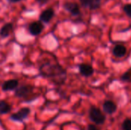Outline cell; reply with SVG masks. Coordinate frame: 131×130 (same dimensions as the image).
Returning <instances> with one entry per match:
<instances>
[{"label":"cell","mask_w":131,"mask_h":130,"mask_svg":"<svg viewBox=\"0 0 131 130\" xmlns=\"http://www.w3.org/2000/svg\"><path fill=\"white\" fill-rule=\"evenodd\" d=\"M12 110L11 106L4 100H0V114L8 113Z\"/></svg>","instance_id":"14"},{"label":"cell","mask_w":131,"mask_h":130,"mask_svg":"<svg viewBox=\"0 0 131 130\" xmlns=\"http://www.w3.org/2000/svg\"><path fill=\"white\" fill-rule=\"evenodd\" d=\"M88 116L90 120L97 126L103 125L106 121V116L104 114L99 108L94 106H91L90 107L88 110Z\"/></svg>","instance_id":"2"},{"label":"cell","mask_w":131,"mask_h":130,"mask_svg":"<svg viewBox=\"0 0 131 130\" xmlns=\"http://www.w3.org/2000/svg\"><path fill=\"white\" fill-rule=\"evenodd\" d=\"M34 87L31 85H22L18 87L15 91V96L18 98H25L32 93Z\"/></svg>","instance_id":"4"},{"label":"cell","mask_w":131,"mask_h":130,"mask_svg":"<svg viewBox=\"0 0 131 130\" xmlns=\"http://www.w3.org/2000/svg\"><path fill=\"white\" fill-rule=\"evenodd\" d=\"M103 111L107 115H112L116 113L117 110V106L115 102L112 100H106L102 105Z\"/></svg>","instance_id":"6"},{"label":"cell","mask_w":131,"mask_h":130,"mask_svg":"<svg viewBox=\"0 0 131 130\" xmlns=\"http://www.w3.org/2000/svg\"><path fill=\"white\" fill-rule=\"evenodd\" d=\"M18 86V80L15 79H11L5 81L2 85V90L5 92L12 91L15 90Z\"/></svg>","instance_id":"10"},{"label":"cell","mask_w":131,"mask_h":130,"mask_svg":"<svg viewBox=\"0 0 131 130\" xmlns=\"http://www.w3.org/2000/svg\"><path fill=\"white\" fill-rule=\"evenodd\" d=\"M78 70L81 76L84 77H91L94 73V69L91 64H81L78 65Z\"/></svg>","instance_id":"5"},{"label":"cell","mask_w":131,"mask_h":130,"mask_svg":"<svg viewBox=\"0 0 131 130\" xmlns=\"http://www.w3.org/2000/svg\"><path fill=\"white\" fill-rule=\"evenodd\" d=\"M43 29H44V25L40 21H34L31 24H30L28 27L29 33L34 36L40 34L42 32Z\"/></svg>","instance_id":"7"},{"label":"cell","mask_w":131,"mask_h":130,"mask_svg":"<svg viewBox=\"0 0 131 130\" xmlns=\"http://www.w3.org/2000/svg\"><path fill=\"white\" fill-rule=\"evenodd\" d=\"M127 48L123 44H117L112 50L113 55L116 57H123L127 54Z\"/></svg>","instance_id":"11"},{"label":"cell","mask_w":131,"mask_h":130,"mask_svg":"<svg viewBox=\"0 0 131 130\" xmlns=\"http://www.w3.org/2000/svg\"><path fill=\"white\" fill-rule=\"evenodd\" d=\"M31 113V110L28 107H23L20 109L17 113H15L10 116V120L15 122L22 123L26 120Z\"/></svg>","instance_id":"3"},{"label":"cell","mask_w":131,"mask_h":130,"mask_svg":"<svg viewBox=\"0 0 131 130\" xmlns=\"http://www.w3.org/2000/svg\"><path fill=\"white\" fill-rule=\"evenodd\" d=\"M64 8L73 16H78L81 14L79 5L75 2H66L64 5Z\"/></svg>","instance_id":"9"},{"label":"cell","mask_w":131,"mask_h":130,"mask_svg":"<svg viewBox=\"0 0 131 130\" xmlns=\"http://www.w3.org/2000/svg\"><path fill=\"white\" fill-rule=\"evenodd\" d=\"M121 130H131V119H125L121 125Z\"/></svg>","instance_id":"15"},{"label":"cell","mask_w":131,"mask_h":130,"mask_svg":"<svg viewBox=\"0 0 131 130\" xmlns=\"http://www.w3.org/2000/svg\"><path fill=\"white\" fill-rule=\"evenodd\" d=\"M48 0H37V2L40 5H45Z\"/></svg>","instance_id":"19"},{"label":"cell","mask_w":131,"mask_h":130,"mask_svg":"<svg viewBox=\"0 0 131 130\" xmlns=\"http://www.w3.org/2000/svg\"><path fill=\"white\" fill-rule=\"evenodd\" d=\"M124 11L129 18H131V4H127L126 5H124Z\"/></svg>","instance_id":"17"},{"label":"cell","mask_w":131,"mask_h":130,"mask_svg":"<svg viewBox=\"0 0 131 130\" xmlns=\"http://www.w3.org/2000/svg\"><path fill=\"white\" fill-rule=\"evenodd\" d=\"M82 6L91 10H95L101 7V0H80Z\"/></svg>","instance_id":"8"},{"label":"cell","mask_w":131,"mask_h":130,"mask_svg":"<svg viewBox=\"0 0 131 130\" xmlns=\"http://www.w3.org/2000/svg\"><path fill=\"white\" fill-rule=\"evenodd\" d=\"M39 71L44 77L52 80L56 84H63L67 77L66 70L58 64H44Z\"/></svg>","instance_id":"1"},{"label":"cell","mask_w":131,"mask_h":130,"mask_svg":"<svg viewBox=\"0 0 131 130\" xmlns=\"http://www.w3.org/2000/svg\"><path fill=\"white\" fill-rule=\"evenodd\" d=\"M121 80L124 81V82H128V83L131 82V74L130 73V71H129V70L126 71V72L121 76Z\"/></svg>","instance_id":"16"},{"label":"cell","mask_w":131,"mask_h":130,"mask_svg":"<svg viewBox=\"0 0 131 130\" xmlns=\"http://www.w3.org/2000/svg\"><path fill=\"white\" fill-rule=\"evenodd\" d=\"M54 15V11L52 8H47L40 15V20L45 23H48Z\"/></svg>","instance_id":"12"},{"label":"cell","mask_w":131,"mask_h":130,"mask_svg":"<svg viewBox=\"0 0 131 130\" xmlns=\"http://www.w3.org/2000/svg\"><path fill=\"white\" fill-rule=\"evenodd\" d=\"M87 130H100V129H98L95 126V125L90 124V125H88V129Z\"/></svg>","instance_id":"18"},{"label":"cell","mask_w":131,"mask_h":130,"mask_svg":"<svg viewBox=\"0 0 131 130\" xmlns=\"http://www.w3.org/2000/svg\"><path fill=\"white\" fill-rule=\"evenodd\" d=\"M8 1L11 2H19L21 0H8Z\"/></svg>","instance_id":"20"},{"label":"cell","mask_w":131,"mask_h":130,"mask_svg":"<svg viewBox=\"0 0 131 130\" xmlns=\"http://www.w3.org/2000/svg\"><path fill=\"white\" fill-rule=\"evenodd\" d=\"M13 29V25L12 23H7L4 25L0 29V36L2 38H7Z\"/></svg>","instance_id":"13"}]
</instances>
